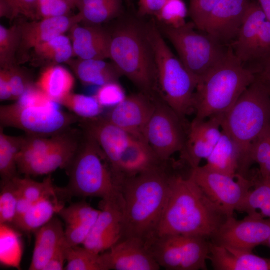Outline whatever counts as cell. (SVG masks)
Listing matches in <instances>:
<instances>
[{
    "label": "cell",
    "mask_w": 270,
    "mask_h": 270,
    "mask_svg": "<svg viewBox=\"0 0 270 270\" xmlns=\"http://www.w3.org/2000/svg\"><path fill=\"white\" fill-rule=\"evenodd\" d=\"M74 55L82 60L110 58L111 34L98 26L74 25L70 30Z\"/></svg>",
    "instance_id": "obj_22"
},
{
    "label": "cell",
    "mask_w": 270,
    "mask_h": 270,
    "mask_svg": "<svg viewBox=\"0 0 270 270\" xmlns=\"http://www.w3.org/2000/svg\"><path fill=\"white\" fill-rule=\"evenodd\" d=\"M0 16L10 20L16 17L13 8L6 0H0Z\"/></svg>",
    "instance_id": "obj_55"
},
{
    "label": "cell",
    "mask_w": 270,
    "mask_h": 270,
    "mask_svg": "<svg viewBox=\"0 0 270 270\" xmlns=\"http://www.w3.org/2000/svg\"><path fill=\"white\" fill-rule=\"evenodd\" d=\"M25 138L23 136H10L4 134L0 127V175L1 180L18 176L17 158Z\"/></svg>",
    "instance_id": "obj_31"
},
{
    "label": "cell",
    "mask_w": 270,
    "mask_h": 270,
    "mask_svg": "<svg viewBox=\"0 0 270 270\" xmlns=\"http://www.w3.org/2000/svg\"><path fill=\"white\" fill-rule=\"evenodd\" d=\"M256 78L254 71L244 65L230 48L226 58L198 82L194 99V119L224 115Z\"/></svg>",
    "instance_id": "obj_5"
},
{
    "label": "cell",
    "mask_w": 270,
    "mask_h": 270,
    "mask_svg": "<svg viewBox=\"0 0 270 270\" xmlns=\"http://www.w3.org/2000/svg\"><path fill=\"white\" fill-rule=\"evenodd\" d=\"M188 14V10L182 0H166L156 16L162 24L178 28L186 23V18Z\"/></svg>",
    "instance_id": "obj_42"
},
{
    "label": "cell",
    "mask_w": 270,
    "mask_h": 270,
    "mask_svg": "<svg viewBox=\"0 0 270 270\" xmlns=\"http://www.w3.org/2000/svg\"><path fill=\"white\" fill-rule=\"evenodd\" d=\"M266 244L270 248V235Z\"/></svg>",
    "instance_id": "obj_60"
},
{
    "label": "cell",
    "mask_w": 270,
    "mask_h": 270,
    "mask_svg": "<svg viewBox=\"0 0 270 270\" xmlns=\"http://www.w3.org/2000/svg\"><path fill=\"white\" fill-rule=\"evenodd\" d=\"M68 245L66 240L55 252L44 270H64V264L66 262V253Z\"/></svg>",
    "instance_id": "obj_49"
},
{
    "label": "cell",
    "mask_w": 270,
    "mask_h": 270,
    "mask_svg": "<svg viewBox=\"0 0 270 270\" xmlns=\"http://www.w3.org/2000/svg\"><path fill=\"white\" fill-rule=\"evenodd\" d=\"M182 119L158 95L145 132V140L158 158L166 162L184 150L188 128Z\"/></svg>",
    "instance_id": "obj_11"
},
{
    "label": "cell",
    "mask_w": 270,
    "mask_h": 270,
    "mask_svg": "<svg viewBox=\"0 0 270 270\" xmlns=\"http://www.w3.org/2000/svg\"><path fill=\"white\" fill-rule=\"evenodd\" d=\"M254 0H221L206 19L202 32L230 46L236 38Z\"/></svg>",
    "instance_id": "obj_16"
},
{
    "label": "cell",
    "mask_w": 270,
    "mask_h": 270,
    "mask_svg": "<svg viewBox=\"0 0 270 270\" xmlns=\"http://www.w3.org/2000/svg\"><path fill=\"white\" fill-rule=\"evenodd\" d=\"M32 84L15 103L0 107V126L20 130L30 136L50 137L70 128L79 118L63 111Z\"/></svg>",
    "instance_id": "obj_7"
},
{
    "label": "cell",
    "mask_w": 270,
    "mask_h": 270,
    "mask_svg": "<svg viewBox=\"0 0 270 270\" xmlns=\"http://www.w3.org/2000/svg\"><path fill=\"white\" fill-rule=\"evenodd\" d=\"M72 8L64 0H38L36 19L40 20L67 16Z\"/></svg>",
    "instance_id": "obj_45"
},
{
    "label": "cell",
    "mask_w": 270,
    "mask_h": 270,
    "mask_svg": "<svg viewBox=\"0 0 270 270\" xmlns=\"http://www.w3.org/2000/svg\"><path fill=\"white\" fill-rule=\"evenodd\" d=\"M68 3L72 8L77 7L80 0H64Z\"/></svg>",
    "instance_id": "obj_58"
},
{
    "label": "cell",
    "mask_w": 270,
    "mask_h": 270,
    "mask_svg": "<svg viewBox=\"0 0 270 270\" xmlns=\"http://www.w3.org/2000/svg\"><path fill=\"white\" fill-rule=\"evenodd\" d=\"M164 162L146 142L134 138L122 153L114 172L122 182L162 166Z\"/></svg>",
    "instance_id": "obj_23"
},
{
    "label": "cell",
    "mask_w": 270,
    "mask_h": 270,
    "mask_svg": "<svg viewBox=\"0 0 270 270\" xmlns=\"http://www.w3.org/2000/svg\"><path fill=\"white\" fill-rule=\"evenodd\" d=\"M94 96L103 108H113L126 97L124 88L118 82L100 86Z\"/></svg>",
    "instance_id": "obj_43"
},
{
    "label": "cell",
    "mask_w": 270,
    "mask_h": 270,
    "mask_svg": "<svg viewBox=\"0 0 270 270\" xmlns=\"http://www.w3.org/2000/svg\"><path fill=\"white\" fill-rule=\"evenodd\" d=\"M66 270H102L100 254L84 247L68 246Z\"/></svg>",
    "instance_id": "obj_37"
},
{
    "label": "cell",
    "mask_w": 270,
    "mask_h": 270,
    "mask_svg": "<svg viewBox=\"0 0 270 270\" xmlns=\"http://www.w3.org/2000/svg\"><path fill=\"white\" fill-rule=\"evenodd\" d=\"M166 0H139L140 16H156L164 6Z\"/></svg>",
    "instance_id": "obj_50"
},
{
    "label": "cell",
    "mask_w": 270,
    "mask_h": 270,
    "mask_svg": "<svg viewBox=\"0 0 270 270\" xmlns=\"http://www.w3.org/2000/svg\"><path fill=\"white\" fill-rule=\"evenodd\" d=\"M208 260L216 270H270V258L212 242Z\"/></svg>",
    "instance_id": "obj_24"
},
{
    "label": "cell",
    "mask_w": 270,
    "mask_h": 270,
    "mask_svg": "<svg viewBox=\"0 0 270 270\" xmlns=\"http://www.w3.org/2000/svg\"><path fill=\"white\" fill-rule=\"evenodd\" d=\"M74 83L72 74L57 64L45 68L35 84L50 100L58 104L72 92Z\"/></svg>",
    "instance_id": "obj_29"
},
{
    "label": "cell",
    "mask_w": 270,
    "mask_h": 270,
    "mask_svg": "<svg viewBox=\"0 0 270 270\" xmlns=\"http://www.w3.org/2000/svg\"><path fill=\"white\" fill-rule=\"evenodd\" d=\"M78 124L82 130L100 148L114 172L122 153L136 138L100 116L92 119L80 118Z\"/></svg>",
    "instance_id": "obj_19"
},
{
    "label": "cell",
    "mask_w": 270,
    "mask_h": 270,
    "mask_svg": "<svg viewBox=\"0 0 270 270\" xmlns=\"http://www.w3.org/2000/svg\"><path fill=\"white\" fill-rule=\"evenodd\" d=\"M172 178L162 165L122 181V238L136 237L146 242L156 236L169 199Z\"/></svg>",
    "instance_id": "obj_1"
},
{
    "label": "cell",
    "mask_w": 270,
    "mask_h": 270,
    "mask_svg": "<svg viewBox=\"0 0 270 270\" xmlns=\"http://www.w3.org/2000/svg\"><path fill=\"white\" fill-rule=\"evenodd\" d=\"M221 124L222 130L234 140L239 150L238 174L247 178L252 165L250 160V146L270 128V96L256 76L234 105L222 115Z\"/></svg>",
    "instance_id": "obj_3"
},
{
    "label": "cell",
    "mask_w": 270,
    "mask_h": 270,
    "mask_svg": "<svg viewBox=\"0 0 270 270\" xmlns=\"http://www.w3.org/2000/svg\"><path fill=\"white\" fill-rule=\"evenodd\" d=\"M252 190H250L237 211L270 218V182L256 180Z\"/></svg>",
    "instance_id": "obj_32"
},
{
    "label": "cell",
    "mask_w": 270,
    "mask_h": 270,
    "mask_svg": "<svg viewBox=\"0 0 270 270\" xmlns=\"http://www.w3.org/2000/svg\"><path fill=\"white\" fill-rule=\"evenodd\" d=\"M81 82L86 86H102L118 82L122 74L114 64L102 60H70L68 62Z\"/></svg>",
    "instance_id": "obj_27"
},
{
    "label": "cell",
    "mask_w": 270,
    "mask_h": 270,
    "mask_svg": "<svg viewBox=\"0 0 270 270\" xmlns=\"http://www.w3.org/2000/svg\"><path fill=\"white\" fill-rule=\"evenodd\" d=\"M15 178L7 180H1L0 224L12 223L16 218L20 191Z\"/></svg>",
    "instance_id": "obj_40"
},
{
    "label": "cell",
    "mask_w": 270,
    "mask_h": 270,
    "mask_svg": "<svg viewBox=\"0 0 270 270\" xmlns=\"http://www.w3.org/2000/svg\"><path fill=\"white\" fill-rule=\"evenodd\" d=\"M0 100L1 102L13 100L7 70L0 68Z\"/></svg>",
    "instance_id": "obj_51"
},
{
    "label": "cell",
    "mask_w": 270,
    "mask_h": 270,
    "mask_svg": "<svg viewBox=\"0 0 270 270\" xmlns=\"http://www.w3.org/2000/svg\"><path fill=\"white\" fill-rule=\"evenodd\" d=\"M82 132L70 128L64 132L58 142L44 155L20 171L26 176H40L51 174L58 168L65 169L76 154Z\"/></svg>",
    "instance_id": "obj_21"
},
{
    "label": "cell",
    "mask_w": 270,
    "mask_h": 270,
    "mask_svg": "<svg viewBox=\"0 0 270 270\" xmlns=\"http://www.w3.org/2000/svg\"><path fill=\"white\" fill-rule=\"evenodd\" d=\"M221 0H190L188 14L196 28L202 31L210 12Z\"/></svg>",
    "instance_id": "obj_46"
},
{
    "label": "cell",
    "mask_w": 270,
    "mask_h": 270,
    "mask_svg": "<svg viewBox=\"0 0 270 270\" xmlns=\"http://www.w3.org/2000/svg\"><path fill=\"white\" fill-rule=\"evenodd\" d=\"M156 96L142 92L126 96L106 118L136 138L146 142L145 132L154 109Z\"/></svg>",
    "instance_id": "obj_15"
},
{
    "label": "cell",
    "mask_w": 270,
    "mask_h": 270,
    "mask_svg": "<svg viewBox=\"0 0 270 270\" xmlns=\"http://www.w3.org/2000/svg\"><path fill=\"white\" fill-rule=\"evenodd\" d=\"M110 55L122 76L140 92L156 96V60L146 25L130 21L118 26L111 34Z\"/></svg>",
    "instance_id": "obj_4"
},
{
    "label": "cell",
    "mask_w": 270,
    "mask_h": 270,
    "mask_svg": "<svg viewBox=\"0 0 270 270\" xmlns=\"http://www.w3.org/2000/svg\"><path fill=\"white\" fill-rule=\"evenodd\" d=\"M266 20L270 22V0H258Z\"/></svg>",
    "instance_id": "obj_57"
},
{
    "label": "cell",
    "mask_w": 270,
    "mask_h": 270,
    "mask_svg": "<svg viewBox=\"0 0 270 270\" xmlns=\"http://www.w3.org/2000/svg\"><path fill=\"white\" fill-rule=\"evenodd\" d=\"M124 202L102 200L100 212L83 246L102 254L118 242L123 236Z\"/></svg>",
    "instance_id": "obj_17"
},
{
    "label": "cell",
    "mask_w": 270,
    "mask_h": 270,
    "mask_svg": "<svg viewBox=\"0 0 270 270\" xmlns=\"http://www.w3.org/2000/svg\"><path fill=\"white\" fill-rule=\"evenodd\" d=\"M253 69L258 78L270 84V55L259 62Z\"/></svg>",
    "instance_id": "obj_52"
},
{
    "label": "cell",
    "mask_w": 270,
    "mask_h": 270,
    "mask_svg": "<svg viewBox=\"0 0 270 270\" xmlns=\"http://www.w3.org/2000/svg\"><path fill=\"white\" fill-rule=\"evenodd\" d=\"M7 70L13 100H17L32 84L30 74L16 64Z\"/></svg>",
    "instance_id": "obj_44"
},
{
    "label": "cell",
    "mask_w": 270,
    "mask_h": 270,
    "mask_svg": "<svg viewBox=\"0 0 270 270\" xmlns=\"http://www.w3.org/2000/svg\"><path fill=\"white\" fill-rule=\"evenodd\" d=\"M56 192L33 203L28 210L13 223L14 226L22 232H30L46 224L64 206L58 202Z\"/></svg>",
    "instance_id": "obj_30"
},
{
    "label": "cell",
    "mask_w": 270,
    "mask_h": 270,
    "mask_svg": "<svg viewBox=\"0 0 270 270\" xmlns=\"http://www.w3.org/2000/svg\"><path fill=\"white\" fill-rule=\"evenodd\" d=\"M100 254L102 270H158L160 266L143 240L121 239Z\"/></svg>",
    "instance_id": "obj_14"
},
{
    "label": "cell",
    "mask_w": 270,
    "mask_h": 270,
    "mask_svg": "<svg viewBox=\"0 0 270 270\" xmlns=\"http://www.w3.org/2000/svg\"><path fill=\"white\" fill-rule=\"evenodd\" d=\"M227 218L190 176H172L169 199L156 236L182 234L211 238Z\"/></svg>",
    "instance_id": "obj_2"
},
{
    "label": "cell",
    "mask_w": 270,
    "mask_h": 270,
    "mask_svg": "<svg viewBox=\"0 0 270 270\" xmlns=\"http://www.w3.org/2000/svg\"><path fill=\"white\" fill-rule=\"evenodd\" d=\"M82 132L79 148L65 168L69 178L68 184L60 190L73 196L99 198L106 201L123 200L120 182L106 156L94 140Z\"/></svg>",
    "instance_id": "obj_6"
},
{
    "label": "cell",
    "mask_w": 270,
    "mask_h": 270,
    "mask_svg": "<svg viewBox=\"0 0 270 270\" xmlns=\"http://www.w3.org/2000/svg\"><path fill=\"white\" fill-rule=\"evenodd\" d=\"M80 119H92L100 116L103 108L94 96L70 93L58 103Z\"/></svg>",
    "instance_id": "obj_36"
},
{
    "label": "cell",
    "mask_w": 270,
    "mask_h": 270,
    "mask_svg": "<svg viewBox=\"0 0 270 270\" xmlns=\"http://www.w3.org/2000/svg\"><path fill=\"white\" fill-rule=\"evenodd\" d=\"M198 236H158L146 242L154 260L168 270H206L210 242Z\"/></svg>",
    "instance_id": "obj_10"
},
{
    "label": "cell",
    "mask_w": 270,
    "mask_h": 270,
    "mask_svg": "<svg viewBox=\"0 0 270 270\" xmlns=\"http://www.w3.org/2000/svg\"><path fill=\"white\" fill-rule=\"evenodd\" d=\"M15 180L20 193L32 204L57 191L53 184L51 176L46 178L42 182L35 181L28 176L24 178L17 176Z\"/></svg>",
    "instance_id": "obj_41"
},
{
    "label": "cell",
    "mask_w": 270,
    "mask_h": 270,
    "mask_svg": "<svg viewBox=\"0 0 270 270\" xmlns=\"http://www.w3.org/2000/svg\"><path fill=\"white\" fill-rule=\"evenodd\" d=\"M190 176L208 197L218 206L228 217L233 216L256 180L238 175L234 178L208 170L202 166L192 169Z\"/></svg>",
    "instance_id": "obj_12"
},
{
    "label": "cell",
    "mask_w": 270,
    "mask_h": 270,
    "mask_svg": "<svg viewBox=\"0 0 270 270\" xmlns=\"http://www.w3.org/2000/svg\"><path fill=\"white\" fill-rule=\"evenodd\" d=\"M20 42L18 25L10 28L0 26V68H8L16 64Z\"/></svg>",
    "instance_id": "obj_39"
},
{
    "label": "cell",
    "mask_w": 270,
    "mask_h": 270,
    "mask_svg": "<svg viewBox=\"0 0 270 270\" xmlns=\"http://www.w3.org/2000/svg\"><path fill=\"white\" fill-rule=\"evenodd\" d=\"M258 177L261 180L270 182V158L266 163L259 168Z\"/></svg>",
    "instance_id": "obj_56"
},
{
    "label": "cell",
    "mask_w": 270,
    "mask_h": 270,
    "mask_svg": "<svg viewBox=\"0 0 270 270\" xmlns=\"http://www.w3.org/2000/svg\"><path fill=\"white\" fill-rule=\"evenodd\" d=\"M35 242L30 270H44L59 246L65 241L62 222L54 217L34 232Z\"/></svg>",
    "instance_id": "obj_26"
},
{
    "label": "cell",
    "mask_w": 270,
    "mask_h": 270,
    "mask_svg": "<svg viewBox=\"0 0 270 270\" xmlns=\"http://www.w3.org/2000/svg\"><path fill=\"white\" fill-rule=\"evenodd\" d=\"M100 212L86 202H80L64 206L58 214L66 225L82 224L92 228Z\"/></svg>",
    "instance_id": "obj_38"
},
{
    "label": "cell",
    "mask_w": 270,
    "mask_h": 270,
    "mask_svg": "<svg viewBox=\"0 0 270 270\" xmlns=\"http://www.w3.org/2000/svg\"><path fill=\"white\" fill-rule=\"evenodd\" d=\"M82 21V16L78 13L72 16H63L21 23L18 25L20 42L18 54L22 57H26L30 50L64 34Z\"/></svg>",
    "instance_id": "obj_20"
},
{
    "label": "cell",
    "mask_w": 270,
    "mask_h": 270,
    "mask_svg": "<svg viewBox=\"0 0 270 270\" xmlns=\"http://www.w3.org/2000/svg\"><path fill=\"white\" fill-rule=\"evenodd\" d=\"M264 84L265 85L268 93H269V94L270 96V84H268V83H266L264 82H263L262 81Z\"/></svg>",
    "instance_id": "obj_59"
},
{
    "label": "cell",
    "mask_w": 270,
    "mask_h": 270,
    "mask_svg": "<svg viewBox=\"0 0 270 270\" xmlns=\"http://www.w3.org/2000/svg\"><path fill=\"white\" fill-rule=\"evenodd\" d=\"M32 204V203L24 197L20 192L16 208V218L12 224L22 218L28 210Z\"/></svg>",
    "instance_id": "obj_54"
},
{
    "label": "cell",
    "mask_w": 270,
    "mask_h": 270,
    "mask_svg": "<svg viewBox=\"0 0 270 270\" xmlns=\"http://www.w3.org/2000/svg\"><path fill=\"white\" fill-rule=\"evenodd\" d=\"M92 228L82 224L66 225L64 228L65 240L70 246L83 245Z\"/></svg>",
    "instance_id": "obj_48"
},
{
    "label": "cell",
    "mask_w": 270,
    "mask_h": 270,
    "mask_svg": "<svg viewBox=\"0 0 270 270\" xmlns=\"http://www.w3.org/2000/svg\"><path fill=\"white\" fill-rule=\"evenodd\" d=\"M266 20L258 2L254 0L236 38L230 45L235 56L247 67L262 26Z\"/></svg>",
    "instance_id": "obj_25"
},
{
    "label": "cell",
    "mask_w": 270,
    "mask_h": 270,
    "mask_svg": "<svg viewBox=\"0 0 270 270\" xmlns=\"http://www.w3.org/2000/svg\"><path fill=\"white\" fill-rule=\"evenodd\" d=\"M270 158V128L252 143L250 151L252 164L256 163L259 168L263 166Z\"/></svg>",
    "instance_id": "obj_47"
},
{
    "label": "cell",
    "mask_w": 270,
    "mask_h": 270,
    "mask_svg": "<svg viewBox=\"0 0 270 270\" xmlns=\"http://www.w3.org/2000/svg\"><path fill=\"white\" fill-rule=\"evenodd\" d=\"M33 50L36 60L48 66L67 62L74 56L71 40L64 34L44 43Z\"/></svg>",
    "instance_id": "obj_33"
},
{
    "label": "cell",
    "mask_w": 270,
    "mask_h": 270,
    "mask_svg": "<svg viewBox=\"0 0 270 270\" xmlns=\"http://www.w3.org/2000/svg\"><path fill=\"white\" fill-rule=\"evenodd\" d=\"M206 160V164L202 166L206 170L237 178L239 150L234 140L223 130L218 142Z\"/></svg>",
    "instance_id": "obj_28"
},
{
    "label": "cell",
    "mask_w": 270,
    "mask_h": 270,
    "mask_svg": "<svg viewBox=\"0 0 270 270\" xmlns=\"http://www.w3.org/2000/svg\"><path fill=\"white\" fill-rule=\"evenodd\" d=\"M154 54L158 92L183 120L194 112V99L198 80L170 50L154 22L146 24Z\"/></svg>",
    "instance_id": "obj_8"
},
{
    "label": "cell",
    "mask_w": 270,
    "mask_h": 270,
    "mask_svg": "<svg viewBox=\"0 0 270 270\" xmlns=\"http://www.w3.org/2000/svg\"><path fill=\"white\" fill-rule=\"evenodd\" d=\"M222 115L210 116L204 120L194 119L188 126L184 148L181 158L192 169L200 166L218 142L222 133Z\"/></svg>",
    "instance_id": "obj_18"
},
{
    "label": "cell",
    "mask_w": 270,
    "mask_h": 270,
    "mask_svg": "<svg viewBox=\"0 0 270 270\" xmlns=\"http://www.w3.org/2000/svg\"><path fill=\"white\" fill-rule=\"evenodd\" d=\"M122 2V0H80L78 8L82 21L98 25L118 16Z\"/></svg>",
    "instance_id": "obj_34"
},
{
    "label": "cell",
    "mask_w": 270,
    "mask_h": 270,
    "mask_svg": "<svg viewBox=\"0 0 270 270\" xmlns=\"http://www.w3.org/2000/svg\"><path fill=\"white\" fill-rule=\"evenodd\" d=\"M21 14L32 19H36V9L38 0H16Z\"/></svg>",
    "instance_id": "obj_53"
},
{
    "label": "cell",
    "mask_w": 270,
    "mask_h": 270,
    "mask_svg": "<svg viewBox=\"0 0 270 270\" xmlns=\"http://www.w3.org/2000/svg\"><path fill=\"white\" fill-rule=\"evenodd\" d=\"M270 235V218L248 214L240 220L228 217L211 239L218 245L252 252L267 244Z\"/></svg>",
    "instance_id": "obj_13"
},
{
    "label": "cell",
    "mask_w": 270,
    "mask_h": 270,
    "mask_svg": "<svg viewBox=\"0 0 270 270\" xmlns=\"http://www.w3.org/2000/svg\"><path fill=\"white\" fill-rule=\"evenodd\" d=\"M22 254V244L18 233L8 224H0L1 264L20 270Z\"/></svg>",
    "instance_id": "obj_35"
},
{
    "label": "cell",
    "mask_w": 270,
    "mask_h": 270,
    "mask_svg": "<svg viewBox=\"0 0 270 270\" xmlns=\"http://www.w3.org/2000/svg\"><path fill=\"white\" fill-rule=\"evenodd\" d=\"M196 28L193 22H189L178 28L161 24L160 29L172 44L180 60L198 82L226 58L230 47Z\"/></svg>",
    "instance_id": "obj_9"
}]
</instances>
